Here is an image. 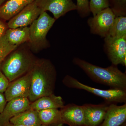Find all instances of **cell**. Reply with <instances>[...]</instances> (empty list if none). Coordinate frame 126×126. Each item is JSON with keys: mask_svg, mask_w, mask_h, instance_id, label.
Masks as SVG:
<instances>
[{"mask_svg": "<svg viewBox=\"0 0 126 126\" xmlns=\"http://www.w3.org/2000/svg\"><path fill=\"white\" fill-rule=\"evenodd\" d=\"M126 103L121 106L110 103L105 118L99 126H120L126 122Z\"/></svg>", "mask_w": 126, "mask_h": 126, "instance_id": "obj_14", "label": "cell"}, {"mask_svg": "<svg viewBox=\"0 0 126 126\" xmlns=\"http://www.w3.org/2000/svg\"><path fill=\"white\" fill-rule=\"evenodd\" d=\"M7 102L5 94L2 93H0V113L2 112L4 109Z\"/></svg>", "mask_w": 126, "mask_h": 126, "instance_id": "obj_26", "label": "cell"}, {"mask_svg": "<svg viewBox=\"0 0 126 126\" xmlns=\"http://www.w3.org/2000/svg\"><path fill=\"white\" fill-rule=\"evenodd\" d=\"M18 47L11 44L5 34L0 39V65L8 55Z\"/></svg>", "mask_w": 126, "mask_h": 126, "instance_id": "obj_21", "label": "cell"}, {"mask_svg": "<svg viewBox=\"0 0 126 126\" xmlns=\"http://www.w3.org/2000/svg\"><path fill=\"white\" fill-rule=\"evenodd\" d=\"M29 4V0H8L0 6V18L9 20Z\"/></svg>", "mask_w": 126, "mask_h": 126, "instance_id": "obj_15", "label": "cell"}, {"mask_svg": "<svg viewBox=\"0 0 126 126\" xmlns=\"http://www.w3.org/2000/svg\"><path fill=\"white\" fill-rule=\"evenodd\" d=\"M77 11L80 17L85 18L90 15L89 0H76Z\"/></svg>", "mask_w": 126, "mask_h": 126, "instance_id": "obj_24", "label": "cell"}, {"mask_svg": "<svg viewBox=\"0 0 126 126\" xmlns=\"http://www.w3.org/2000/svg\"><path fill=\"white\" fill-rule=\"evenodd\" d=\"M116 17L111 9L108 7L89 18L87 23L90 33L102 38L107 37Z\"/></svg>", "mask_w": 126, "mask_h": 126, "instance_id": "obj_7", "label": "cell"}, {"mask_svg": "<svg viewBox=\"0 0 126 126\" xmlns=\"http://www.w3.org/2000/svg\"><path fill=\"white\" fill-rule=\"evenodd\" d=\"M41 124L46 126L63 124L60 110L57 109H44L38 111Z\"/></svg>", "mask_w": 126, "mask_h": 126, "instance_id": "obj_19", "label": "cell"}, {"mask_svg": "<svg viewBox=\"0 0 126 126\" xmlns=\"http://www.w3.org/2000/svg\"><path fill=\"white\" fill-rule=\"evenodd\" d=\"M10 122L24 126H41L42 125L38 111L31 109L12 118Z\"/></svg>", "mask_w": 126, "mask_h": 126, "instance_id": "obj_17", "label": "cell"}, {"mask_svg": "<svg viewBox=\"0 0 126 126\" xmlns=\"http://www.w3.org/2000/svg\"><path fill=\"white\" fill-rule=\"evenodd\" d=\"M109 7L116 16H126V0H109Z\"/></svg>", "mask_w": 126, "mask_h": 126, "instance_id": "obj_22", "label": "cell"}, {"mask_svg": "<svg viewBox=\"0 0 126 126\" xmlns=\"http://www.w3.org/2000/svg\"><path fill=\"white\" fill-rule=\"evenodd\" d=\"M6 1V0H0V6L2 5L3 3H4Z\"/></svg>", "mask_w": 126, "mask_h": 126, "instance_id": "obj_29", "label": "cell"}, {"mask_svg": "<svg viewBox=\"0 0 126 126\" xmlns=\"http://www.w3.org/2000/svg\"><path fill=\"white\" fill-rule=\"evenodd\" d=\"M63 82L68 87L85 90L101 98L109 103H126V91L125 90L114 89L103 90L93 87L82 83L69 75L65 76Z\"/></svg>", "mask_w": 126, "mask_h": 126, "instance_id": "obj_5", "label": "cell"}, {"mask_svg": "<svg viewBox=\"0 0 126 126\" xmlns=\"http://www.w3.org/2000/svg\"><path fill=\"white\" fill-rule=\"evenodd\" d=\"M42 12L49 11L57 20L70 11L77 10L73 0H36Z\"/></svg>", "mask_w": 126, "mask_h": 126, "instance_id": "obj_9", "label": "cell"}, {"mask_svg": "<svg viewBox=\"0 0 126 126\" xmlns=\"http://www.w3.org/2000/svg\"><path fill=\"white\" fill-rule=\"evenodd\" d=\"M31 83L28 98L31 102L53 94L57 79L54 65L49 60L37 59L31 70Z\"/></svg>", "mask_w": 126, "mask_h": 126, "instance_id": "obj_1", "label": "cell"}, {"mask_svg": "<svg viewBox=\"0 0 126 126\" xmlns=\"http://www.w3.org/2000/svg\"><path fill=\"white\" fill-rule=\"evenodd\" d=\"M60 110L63 124L69 126H85L82 106L69 104L64 106Z\"/></svg>", "mask_w": 126, "mask_h": 126, "instance_id": "obj_13", "label": "cell"}, {"mask_svg": "<svg viewBox=\"0 0 126 126\" xmlns=\"http://www.w3.org/2000/svg\"><path fill=\"white\" fill-rule=\"evenodd\" d=\"M3 126H22V125H19V124H14L12 123H8L7 124H5Z\"/></svg>", "mask_w": 126, "mask_h": 126, "instance_id": "obj_28", "label": "cell"}, {"mask_svg": "<svg viewBox=\"0 0 126 126\" xmlns=\"http://www.w3.org/2000/svg\"><path fill=\"white\" fill-rule=\"evenodd\" d=\"M10 82L9 79L0 70V93H5Z\"/></svg>", "mask_w": 126, "mask_h": 126, "instance_id": "obj_25", "label": "cell"}, {"mask_svg": "<svg viewBox=\"0 0 126 126\" xmlns=\"http://www.w3.org/2000/svg\"><path fill=\"white\" fill-rule=\"evenodd\" d=\"M126 126V122L124 123L123 124H122V125H121V126Z\"/></svg>", "mask_w": 126, "mask_h": 126, "instance_id": "obj_30", "label": "cell"}, {"mask_svg": "<svg viewBox=\"0 0 126 126\" xmlns=\"http://www.w3.org/2000/svg\"><path fill=\"white\" fill-rule=\"evenodd\" d=\"M56 20L46 12H43L30 26L28 46L31 50L37 51L49 46L46 36Z\"/></svg>", "mask_w": 126, "mask_h": 126, "instance_id": "obj_4", "label": "cell"}, {"mask_svg": "<svg viewBox=\"0 0 126 126\" xmlns=\"http://www.w3.org/2000/svg\"><path fill=\"white\" fill-rule=\"evenodd\" d=\"M7 28V24H6L0 18V39L5 34Z\"/></svg>", "mask_w": 126, "mask_h": 126, "instance_id": "obj_27", "label": "cell"}, {"mask_svg": "<svg viewBox=\"0 0 126 126\" xmlns=\"http://www.w3.org/2000/svg\"><path fill=\"white\" fill-rule=\"evenodd\" d=\"M42 12L35 0L10 20L7 24V27L9 29L28 27L38 18Z\"/></svg>", "mask_w": 126, "mask_h": 126, "instance_id": "obj_8", "label": "cell"}, {"mask_svg": "<svg viewBox=\"0 0 126 126\" xmlns=\"http://www.w3.org/2000/svg\"><path fill=\"white\" fill-rule=\"evenodd\" d=\"M37 59L29 46L28 47L18 46L2 62L0 70L11 82L29 72Z\"/></svg>", "mask_w": 126, "mask_h": 126, "instance_id": "obj_3", "label": "cell"}, {"mask_svg": "<svg viewBox=\"0 0 126 126\" xmlns=\"http://www.w3.org/2000/svg\"><path fill=\"white\" fill-rule=\"evenodd\" d=\"M110 103L83 105L85 126H99L103 122Z\"/></svg>", "mask_w": 126, "mask_h": 126, "instance_id": "obj_11", "label": "cell"}, {"mask_svg": "<svg viewBox=\"0 0 126 126\" xmlns=\"http://www.w3.org/2000/svg\"><path fill=\"white\" fill-rule=\"evenodd\" d=\"M31 103L27 98H16L9 101L0 113V126L7 124L12 118L29 109Z\"/></svg>", "mask_w": 126, "mask_h": 126, "instance_id": "obj_12", "label": "cell"}, {"mask_svg": "<svg viewBox=\"0 0 126 126\" xmlns=\"http://www.w3.org/2000/svg\"><path fill=\"white\" fill-rule=\"evenodd\" d=\"M64 106L63 98L53 94L41 97L35 101L31 102L30 109L39 111L44 109H61Z\"/></svg>", "mask_w": 126, "mask_h": 126, "instance_id": "obj_16", "label": "cell"}, {"mask_svg": "<svg viewBox=\"0 0 126 126\" xmlns=\"http://www.w3.org/2000/svg\"><path fill=\"white\" fill-rule=\"evenodd\" d=\"M109 6V0H89L90 13L93 14V16Z\"/></svg>", "mask_w": 126, "mask_h": 126, "instance_id": "obj_23", "label": "cell"}, {"mask_svg": "<svg viewBox=\"0 0 126 126\" xmlns=\"http://www.w3.org/2000/svg\"><path fill=\"white\" fill-rule=\"evenodd\" d=\"M104 50L112 65H126V37L104 38Z\"/></svg>", "mask_w": 126, "mask_h": 126, "instance_id": "obj_6", "label": "cell"}, {"mask_svg": "<svg viewBox=\"0 0 126 126\" xmlns=\"http://www.w3.org/2000/svg\"><path fill=\"white\" fill-rule=\"evenodd\" d=\"M31 83V71L10 82L5 92L7 102L18 97L27 98L29 95Z\"/></svg>", "mask_w": 126, "mask_h": 126, "instance_id": "obj_10", "label": "cell"}, {"mask_svg": "<svg viewBox=\"0 0 126 126\" xmlns=\"http://www.w3.org/2000/svg\"><path fill=\"white\" fill-rule=\"evenodd\" d=\"M5 35L11 44L19 46L29 41L30 38L29 27L7 29Z\"/></svg>", "mask_w": 126, "mask_h": 126, "instance_id": "obj_18", "label": "cell"}, {"mask_svg": "<svg viewBox=\"0 0 126 126\" xmlns=\"http://www.w3.org/2000/svg\"><path fill=\"white\" fill-rule=\"evenodd\" d=\"M72 62L94 82L111 89L126 91V73L119 70L117 66L111 64L102 67L78 57L74 58Z\"/></svg>", "mask_w": 126, "mask_h": 126, "instance_id": "obj_2", "label": "cell"}, {"mask_svg": "<svg viewBox=\"0 0 126 126\" xmlns=\"http://www.w3.org/2000/svg\"><path fill=\"white\" fill-rule=\"evenodd\" d=\"M41 126H46V125H43V124H42V125H41Z\"/></svg>", "mask_w": 126, "mask_h": 126, "instance_id": "obj_32", "label": "cell"}, {"mask_svg": "<svg viewBox=\"0 0 126 126\" xmlns=\"http://www.w3.org/2000/svg\"><path fill=\"white\" fill-rule=\"evenodd\" d=\"M34 0H29L30 3H31L32 2H33V1H34Z\"/></svg>", "mask_w": 126, "mask_h": 126, "instance_id": "obj_31", "label": "cell"}, {"mask_svg": "<svg viewBox=\"0 0 126 126\" xmlns=\"http://www.w3.org/2000/svg\"><path fill=\"white\" fill-rule=\"evenodd\" d=\"M108 36L115 38L126 37V16L115 17Z\"/></svg>", "mask_w": 126, "mask_h": 126, "instance_id": "obj_20", "label": "cell"}]
</instances>
